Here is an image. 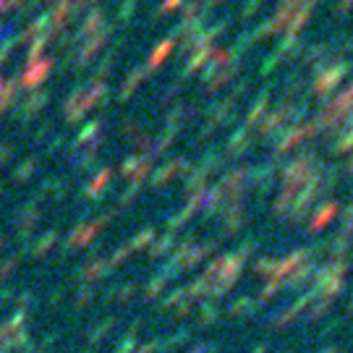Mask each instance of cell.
<instances>
[{
	"label": "cell",
	"instance_id": "cell-1",
	"mask_svg": "<svg viewBox=\"0 0 353 353\" xmlns=\"http://www.w3.org/2000/svg\"><path fill=\"white\" fill-rule=\"evenodd\" d=\"M312 168H314V157H309V154H303L296 163H290L285 168V183H288V189H301V186H306L309 178L314 176Z\"/></svg>",
	"mask_w": 353,
	"mask_h": 353
},
{
	"label": "cell",
	"instance_id": "cell-2",
	"mask_svg": "<svg viewBox=\"0 0 353 353\" xmlns=\"http://www.w3.org/2000/svg\"><path fill=\"white\" fill-rule=\"evenodd\" d=\"M345 74H348V65H343V63L332 65V68H325V71L319 74V79L314 81V92L316 94H327V92H332V89L345 79Z\"/></svg>",
	"mask_w": 353,
	"mask_h": 353
},
{
	"label": "cell",
	"instance_id": "cell-3",
	"mask_svg": "<svg viewBox=\"0 0 353 353\" xmlns=\"http://www.w3.org/2000/svg\"><path fill=\"white\" fill-rule=\"evenodd\" d=\"M299 3H301V0H283V3H280V8H278V13H275V19L270 21V29H272V34H275V32H280L283 26L290 24V19H293V13H296V8H299Z\"/></svg>",
	"mask_w": 353,
	"mask_h": 353
},
{
	"label": "cell",
	"instance_id": "cell-4",
	"mask_svg": "<svg viewBox=\"0 0 353 353\" xmlns=\"http://www.w3.org/2000/svg\"><path fill=\"white\" fill-rule=\"evenodd\" d=\"M314 134V126H299V128H293V131H288L285 134V139L278 144V154H283V152H290L293 147H299L303 139H309Z\"/></svg>",
	"mask_w": 353,
	"mask_h": 353
},
{
	"label": "cell",
	"instance_id": "cell-5",
	"mask_svg": "<svg viewBox=\"0 0 353 353\" xmlns=\"http://www.w3.org/2000/svg\"><path fill=\"white\" fill-rule=\"evenodd\" d=\"M288 113H290V108L285 110V108H280L278 113H272V115H267L265 118V123L259 126V137H270V134H275L283 123H285V118H288Z\"/></svg>",
	"mask_w": 353,
	"mask_h": 353
},
{
	"label": "cell",
	"instance_id": "cell-6",
	"mask_svg": "<svg viewBox=\"0 0 353 353\" xmlns=\"http://www.w3.org/2000/svg\"><path fill=\"white\" fill-rule=\"evenodd\" d=\"M335 212H338V207H335V204H325V207L316 212L314 220H312V230H322V228L332 220V214H335Z\"/></svg>",
	"mask_w": 353,
	"mask_h": 353
},
{
	"label": "cell",
	"instance_id": "cell-7",
	"mask_svg": "<svg viewBox=\"0 0 353 353\" xmlns=\"http://www.w3.org/2000/svg\"><path fill=\"white\" fill-rule=\"evenodd\" d=\"M243 147H249V134H246V131H239V134L230 139V144H228V154H241Z\"/></svg>",
	"mask_w": 353,
	"mask_h": 353
},
{
	"label": "cell",
	"instance_id": "cell-8",
	"mask_svg": "<svg viewBox=\"0 0 353 353\" xmlns=\"http://www.w3.org/2000/svg\"><path fill=\"white\" fill-rule=\"evenodd\" d=\"M230 220H228V225H225V230L228 233H236V230H239L241 225H243V220H246V214L241 212V207H233V210H230Z\"/></svg>",
	"mask_w": 353,
	"mask_h": 353
},
{
	"label": "cell",
	"instance_id": "cell-9",
	"mask_svg": "<svg viewBox=\"0 0 353 353\" xmlns=\"http://www.w3.org/2000/svg\"><path fill=\"white\" fill-rule=\"evenodd\" d=\"M230 76H233V65H225V68L217 74V79H212V81H210L207 92H214V89H220L223 84H228V81H230Z\"/></svg>",
	"mask_w": 353,
	"mask_h": 353
},
{
	"label": "cell",
	"instance_id": "cell-10",
	"mask_svg": "<svg viewBox=\"0 0 353 353\" xmlns=\"http://www.w3.org/2000/svg\"><path fill=\"white\" fill-rule=\"evenodd\" d=\"M265 105H267V97H262L259 102H254L252 113H249V118H246V128L254 126V123H259V118L265 115Z\"/></svg>",
	"mask_w": 353,
	"mask_h": 353
},
{
	"label": "cell",
	"instance_id": "cell-11",
	"mask_svg": "<svg viewBox=\"0 0 353 353\" xmlns=\"http://www.w3.org/2000/svg\"><path fill=\"white\" fill-rule=\"evenodd\" d=\"M312 275H314V270H312V267H303V270H299V272L290 278V285H301V283H306Z\"/></svg>",
	"mask_w": 353,
	"mask_h": 353
},
{
	"label": "cell",
	"instance_id": "cell-12",
	"mask_svg": "<svg viewBox=\"0 0 353 353\" xmlns=\"http://www.w3.org/2000/svg\"><path fill=\"white\" fill-rule=\"evenodd\" d=\"M353 147V126H351V131H345V137H343L338 144H335V152L341 154V152H348Z\"/></svg>",
	"mask_w": 353,
	"mask_h": 353
},
{
	"label": "cell",
	"instance_id": "cell-13",
	"mask_svg": "<svg viewBox=\"0 0 353 353\" xmlns=\"http://www.w3.org/2000/svg\"><path fill=\"white\" fill-rule=\"evenodd\" d=\"M256 272H259V275H267V278L272 280V272H275V262H272V259H262V262L256 265Z\"/></svg>",
	"mask_w": 353,
	"mask_h": 353
},
{
	"label": "cell",
	"instance_id": "cell-14",
	"mask_svg": "<svg viewBox=\"0 0 353 353\" xmlns=\"http://www.w3.org/2000/svg\"><path fill=\"white\" fill-rule=\"evenodd\" d=\"M170 48H173V45H170V42H163V45H160V50L154 52V58H152V65H157V63H160V61H163L165 55H168V52H170Z\"/></svg>",
	"mask_w": 353,
	"mask_h": 353
},
{
	"label": "cell",
	"instance_id": "cell-15",
	"mask_svg": "<svg viewBox=\"0 0 353 353\" xmlns=\"http://www.w3.org/2000/svg\"><path fill=\"white\" fill-rule=\"evenodd\" d=\"M228 61H230V52H228V50H217V52H214V63L223 65V63H228Z\"/></svg>",
	"mask_w": 353,
	"mask_h": 353
},
{
	"label": "cell",
	"instance_id": "cell-16",
	"mask_svg": "<svg viewBox=\"0 0 353 353\" xmlns=\"http://www.w3.org/2000/svg\"><path fill=\"white\" fill-rule=\"evenodd\" d=\"M351 6H353V0H343V3H341V8H338V11L345 13V11H348V8H351Z\"/></svg>",
	"mask_w": 353,
	"mask_h": 353
},
{
	"label": "cell",
	"instance_id": "cell-17",
	"mask_svg": "<svg viewBox=\"0 0 353 353\" xmlns=\"http://www.w3.org/2000/svg\"><path fill=\"white\" fill-rule=\"evenodd\" d=\"M176 3H178V0H165V8H163V11H173V8H176Z\"/></svg>",
	"mask_w": 353,
	"mask_h": 353
}]
</instances>
